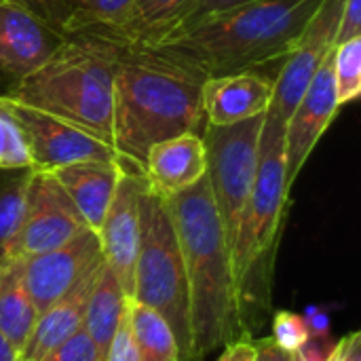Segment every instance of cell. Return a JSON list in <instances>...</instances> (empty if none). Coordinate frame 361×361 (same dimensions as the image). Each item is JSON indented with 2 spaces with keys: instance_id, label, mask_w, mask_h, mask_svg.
<instances>
[{
  "instance_id": "2",
  "label": "cell",
  "mask_w": 361,
  "mask_h": 361,
  "mask_svg": "<svg viewBox=\"0 0 361 361\" xmlns=\"http://www.w3.org/2000/svg\"><path fill=\"white\" fill-rule=\"evenodd\" d=\"M182 247L188 290L195 361L245 336L226 241L207 176L190 188L165 197Z\"/></svg>"
},
{
  "instance_id": "34",
  "label": "cell",
  "mask_w": 361,
  "mask_h": 361,
  "mask_svg": "<svg viewBox=\"0 0 361 361\" xmlns=\"http://www.w3.org/2000/svg\"><path fill=\"white\" fill-rule=\"evenodd\" d=\"M256 361H294V353H288L275 345L271 336L256 338Z\"/></svg>"
},
{
  "instance_id": "15",
  "label": "cell",
  "mask_w": 361,
  "mask_h": 361,
  "mask_svg": "<svg viewBox=\"0 0 361 361\" xmlns=\"http://www.w3.org/2000/svg\"><path fill=\"white\" fill-rule=\"evenodd\" d=\"M275 80L258 70L224 76H207L203 85V118L205 125L224 127L262 116L273 104Z\"/></svg>"
},
{
  "instance_id": "22",
  "label": "cell",
  "mask_w": 361,
  "mask_h": 361,
  "mask_svg": "<svg viewBox=\"0 0 361 361\" xmlns=\"http://www.w3.org/2000/svg\"><path fill=\"white\" fill-rule=\"evenodd\" d=\"M245 2L250 0H184L169 17H165L159 25H154L137 44L159 47L171 42Z\"/></svg>"
},
{
  "instance_id": "28",
  "label": "cell",
  "mask_w": 361,
  "mask_h": 361,
  "mask_svg": "<svg viewBox=\"0 0 361 361\" xmlns=\"http://www.w3.org/2000/svg\"><path fill=\"white\" fill-rule=\"evenodd\" d=\"M271 319H273L271 338L279 349L288 353H298L311 338L307 322L300 315H294L290 311H273Z\"/></svg>"
},
{
  "instance_id": "26",
  "label": "cell",
  "mask_w": 361,
  "mask_h": 361,
  "mask_svg": "<svg viewBox=\"0 0 361 361\" xmlns=\"http://www.w3.org/2000/svg\"><path fill=\"white\" fill-rule=\"evenodd\" d=\"M70 8L68 34L85 27H116L133 0H63Z\"/></svg>"
},
{
  "instance_id": "20",
  "label": "cell",
  "mask_w": 361,
  "mask_h": 361,
  "mask_svg": "<svg viewBox=\"0 0 361 361\" xmlns=\"http://www.w3.org/2000/svg\"><path fill=\"white\" fill-rule=\"evenodd\" d=\"M38 313L23 288L13 260H0V334L17 349H23L36 326Z\"/></svg>"
},
{
  "instance_id": "24",
  "label": "cell",
  "mask_w": 361,
  "mask_h": 361,
  "mask_svg": "<svg viewBox=\"0 0 361 361\" xmlns=\"http://www.w3.org/2000/svg\"><path fill=\"white\" fill-rule=\"evenodd\" d=\"M184 0H133L116 27H106L127 44H137L154 25L169 17Z\"/></svg>"
},
{
  "instance_id": "3",
  "label": "cell",
  "mask_w": 361,
  "mask_h": 361,
  "mask_svg": "<svg viewBox=\"0 0 361 361\" xmlns=\"http://www.w3.org/2000/svg\"><path fill=\"white\" fill-rule=\"evenodd\" d=\"M290 207L286 182V121L264 114L256 178L233 243V277L245 336L258 338L273 315V286L279 241Z\"/></svg>"
},
{
  "instance_id": "12",
  "label": "cell",
  "mask_w": 361,
  "mask_h": 361,
  "mask_svg": "<svg viewBox=\"0 0 361 361\" xmlns=\"http://www.w3.org/2000/svg\"><path fill=\"white\" fill-rule=\"evenodd\" d=\"M66 40V34L49 25L30 8L0 0V85L8 93L34 74Z\"/></svg>"
},
{
  "instance_id": "19",
  "label": "cell",
  "mask_w": 361,
  "mask_h": 361,
  "mask_svg": "<svg viewBox=\"0 0 361 361\" xmlns=\"http://www.w3.org/2000/svg\"><path fill=\"white\" fill-rule=\"evenodd\" d=\"M127 302L129 298L125 296L114 273L108 269L106 262H102L93 281V290L87 302V313L82 322V330L93 341L102 361H106L112 338L127 313Z\"/></svg>"
},
{
  "instance_id": "23",
  "label": "cell",
  "mask_w": 361,
  "mask_h": 361,
  "mask_svg": "<svg viewBox=\"0 0 361 361\" xmlns=\"http://www.w3.org/2000/svg\"><path fill=\"white\" fill-rule=\"evenodd\" d=\"M30 178L32 169H0V260L21 228Z\"/></svg>"
},
{
  "instance_id": "9",
  "label": "cell",
  "mask_w": 361,
  "mask_h": 361,
  "mask_svg": "<svg viewBox=\"0 0 361 361\" xmlns=\"http://www.w3.org/2000/svg\"><path fill=\"white\" fill-rule=\"evenodd\" d=\"M82 216L61 184L47 171H32L27 186L25 216L4 260L34 256L66 245L87 231Z\"/></svg>"
},
{
  "instance_id": "11",
  "label": "cell",
  "mask_w": 361,
  "mask_h": 361,
  "mask_svg": "<svg viewBox=\"0 0 361 361\" xmlns=\"http://www.w3.org/2000/svg\"><path fill=\"white\" fill-rule=\"evenodd\" d=\"M345 0H322L296 42L292 44L281 72L275 78L271 108L288 121L311 78L336 47V30Z\"/></svg>"
},
{
  "instance_id": "16",
  "label": "cell",
  "mask_w": 361,
  "mask_h": 361,
  "mask_svg": "<svg viewBox=\"0 0 361 361\" xmlns=\"http://www.w3.org/2000/svg\"><path fill=\"white\" fill-rule=\"evenodd\" d=\"M207 171L205 144L199 133H180L154 144L144 163L148 186L161 197H171L197 184Z\"/></svg>"
},
{
  "instance_id": "27",
  "label": "cell",
  "mask_w": 361,
  "mask_h": 361,
  "mask_svg": "<svg viewBox=\"0 0 361 361\" xmlns=\"http://www.w3.org/2000/svg\"><path fill=\"white\" fill-rule=\"evenodd\" d=\"M332 70L338 104H351L361 95V36L347 40L332 51Z\"/></svg>"
},
{
  "instance_id": "29",
  "label": "cell",
  "mask_w": 361,
  "mask_h": 361,
  "mask_svg": "<svg viewBox=\"0 0 361 361\" xmlns=\"http://www.w3.org/2000/svg\"><path fill=\"white\" fill-rule=\"evenodd\" d=\"M42 361H102L93 341L80 328L74 336L61 343L55 351H51Z\"/></svg>"
},
{
  "instance_id": "6",
  "label": "cell",
  "mask_w": 361,
  "mask_h": 361,
  "mask_svg": "<svg viewBox=\"0 0 361 361\" xmlns=\"http://www.w3.org/2000/svg\"><path fill=\"white\" fill-rule=\"evenodd\" d=\"M131 300L157 311L171 328L180 361H195L190 290L182 247L165 197L146 186L140 212V247Z\"/></svg>"
},
{
  "instance_id": "21",
  "label": "cell",
  "mask_w": 361,
  "mask_h": 361,
  "mask_svg": "<svg viewBox=\"0 0 361 361\" xmlns=\"http://www.w3.org/2000/svg\"><path fill=\"white\" fill-rule=\"evenodd\" d=\"M127 319L140 361H180V351L169 324L150 307L129 298Z\"/></svg>"
},
{
  "instance_id": "8",
  "label": "cell",
  "mask_w": 361,
  "mask_h": 361,
  "mask_svg": "<svg viewBox=\"0 0 361 361\" xmlns=\"http://www.w3.org/2000/svg\"><path fill=\"white\" fill-rule=\"evenodd\" d=\"M11 260L36 313L42 315L93 273L104 262V254L97 233L87 228L61 247Z\"/></svg>"
},
{
  "instance_id": "4",
  "label": "cell",
  "mask_w": 361,
  "mask_h": 361,
  "mask_svg": "<svg viewBox=\"0 0 361 361\" xmlns=\"http://www.w3.org/2000/svg\"><path fill=\"white\" fill-rule=\"evenodd\" d=\"M123 44L106 27L70 32L34 74L4 95L74 123L112 146L114 70Z\"/></svg>"
},
{
  "instance_id": "33",
  "label": "cell",
  "mask_w": 361,
  "mask_h": 361,
  "mask_svg": "<svg viewBox=\"0 0 361 361\" xmlns=\"http://www.w3.org/2000/svg\"><path fill=\"white\" fill-rule=\"evenodd\" d=\"M218 361H256V338L243 336L228 343Z\"/></svg>"
},
{
  "instance_id": "5",
  "label": "cell",
  "mask_w": 361,
  "mask_h": 361,
  "mask_svg": "<svg viewBox=\"0 0 361 361\" xmlns=\"http://www.w3.org/2000/svg\"><path fill=\"white\" fill-rule=\"evenodd\" d=\"M322 0H250L205 25L159 44L205 76L252 72L288 57Z\"/></svg>"
},
{
  "instance_id": "35",
  "label": "cell",
  "mask_w": 361,
  "mask_h": 361,
  "mask_svg": "<svg viewBox=\"0 0 361 361\" xmlns=\"http://www.w3.org/2000/svg\"><path fill=\"white\" fill-rule=\"evenodd\" d=\"M360 332H353L341 341L338 361H361L360 357Z\"/></svg>"
},
{
  "instance_id": "17",
  "label": "cell",
  "mask_w": 361,
  "mask_h": 361,
  "mask_svg": "<svg viewBox=\"0 0 361 361\" xmlns=\"http://www.w3.org/2000/svg\"><path fill=\"white\" fill-rule=\"evenodd\" d=\"M121 171L123 165L118 161H82L51 173L76 205L85 224L97 233L114 197Z\"/></svg>"
},
{
  "instance_id": "31",
  "label": "cell",
  "mask_w": 361,
  "mask_h": 361,
  "mask_svg": "<svg viewBox=\"0 0 361 361\" xmlns=\"http://www.w3.org/2000/svg\"><path fill=\"white\" fill-rule=\"evenodd\" d=\"M361 36V0H345L343 4V13H341V21H338V30H336V47L360 38Z\"/></svg>"
},
{
  "instance_id": "39",
  "label": "cell",
  "mask_w": 361,
  "mask_h": 361,
  "mask_svg": "<svg viewBox=\"0 0 361 361\" xmlns=\"http://www.w3.org/2000/svg\"><path fill=\"white\" fill-rule=\"evenodd\" d=\"M17 361H21V360H17Z\"/></svg>"
},
{
  "instance_id": "13",
  "label": "cell",
  "mask_w": 361,
  "mask_h": 361,
  "mask_svg": "<svg viewBox=\"0 0 361 361\" xmlns=\"http://www.w3.org/2000/svg\"><path fill=\"white\" fill-rule=\"evenodd\" d=\"M148 182L142 171L123 167L114 197L97 231L104 262L114 273L127 298L133 292V269L140 247L142 195Z\"/></svg>"
},
{
  "instance_id": "32",
  "label": "cell",
  "mask_w": 361,
  "mask_h": 361,
  "mask_svg": "<svg viewBox=\"0 0 361 361\" xmlns=\"http://www.w3.org/2000/svg\"><path fill=\"white\" fill-rule=\"evenodd\" d=\"M106 361H140L137 360V353H135V347H133V341H131V332H129V319H127V313L112 338V345L108 349V355Z\"/></svg>"
},
{
  "instance_id": "14",
  "label": "cell",
  "mask_w": 361,
  "mask_h": 361,
  "mask_svg": "<svg viewBox=\"0 0 361 361\" xmlns=\"http://www.w3.org/2000/svg\"><path fill=\"white\" fill-rule=\"evenodd\" d=\"M332 53L319 66L309 87L286 121V182L292 190L305 163L338 112Z\"/></svg>"
},
{
  "instance_id": "1",
  "label": "cell",
  "mask_w": 361,
  "mask_h": 361,
  "mask_svg": "<svg viewBox=\"0 0 361 361\" xmlns=\"http://www.w3.org/2000/svg\"><path fill=\"white\" fill-rule=\"evenodd\" d=\"M207 76L184 57L144 44H123L112 91V148L118 163L144 173L148 150L180 133H199Z\"/></svg>"
},
{
  "instance_id": "10",
  "label": "cell",
  "mask_w": 361,
  "mask_h": 361,
  "mask_svg": "<svg viewBox=\"0 0 361 361\" xmlns=\"http://www.w3.org/2000/svg\"><path fill=\"white\" fill-rule=\"evenodd\" d=\"M11 102L27 142L32 171L51 173L59 167L82 161H118L108 142L95 137L78 125L15 99Z\"/></svg>"
},
{
  "instance_id": "7",
  "label": "cell",
  "mask_w": 361,
  "mask_h": 361,
  "mask_svg": "<svg viewBox=\"0 0 361 361\" xmlns=\"http://www.w3.org/2000/svg\"><path fill=\"white\" fill-rule=\"evenodd\" d=\"M262 125L264 114L224 127L205 125V131L201 135L207 157L205 176L226 241L231 245V256L241 212L245 207L258 169Z\"/></svg>"
},
{
  "instance_id": "30",
  "label": "cell",
  "mask_w": 361,
  "mask_h": 361,
  "mask_svg": "<svg viewBox=\"0 0 361 361\" xmlns=\"http://www.w3.org/2000/svg\"><path fill=\"white\" fill-rule=\"evenodd\" d=\"M17 2L32 13H36L40 19H44L49 25L57 27L59 32L68 34V23H70V8L63 0H11Z\"/></svg>"
},
{
  "instance_id": "25",
  "label": "cell",
  "mask_w": 361,
  "mask_h": 361,
  "mask_svg": "<svg viewBox=\"0 0 361 361\" xmlns=\"http://www.w3.org/2000/svg\"><path fill=\"white\" fill-rule=\"evenodd\" d=\"M0 169H32L21 123L11 97L0 93Z\"/></svg>"
},
{
  "instance_id": "37",
  "label": "cell",
  "mask_w": 361,
  "mask_h": 361,
  "mask_svg": "<svg viewBox=\"0 0 361 361\" xmlns=\"http://www.w3.org/2000/svg\"><path fill=\"white\" fill-rule=\"evenodd\" d=\"M19 360V353L17 349L0 334V361H17Z\"/></svg>"
},
{
  "instance_id": "18",
  "label": "cell",
  "mask_w": 361,
  "mask_h": 361,
  "mask_svg": "<svg viewBox=\"0 0 361 361\" xmlns=\"http://www.w3.org/2000/svg\"><path fill=\"white\" fill-rule=\"evenodd\" d=\"M97 269L93 273H89L66 298H61L49 311L38 315L30 338L25 341L23 349L19 351V360L42 361L51 351H55L61 343H66L70 336H74L82 328L87 302H89V296L93 290Z\"/></svg>"
},
{
  "instance_id": "36",
  "label": "cell",
  "mask_w": 361,
  "mask_h": 361,
  "mask_svg": "<svg viewBox=\"0 0 361 361\" xmlns=\"http://www.w3.org/2000/svg\"><path fill=\"white\" fill-rule=\"evenodd\" d=\"M328 326H330V322H328V317L324 313H313V317H309V324H307L309 334H313V332L315 334H326Z\"/></svg>"
},
{
  "instance_id": "38",
  "label": "cell",
  "mask_w": 361,
  "mask_h": 361,
  "mask_svg": "<svg viewBox=\"0 0 361 361\" xmlns=\"http://www.w3.org/2000/svg\"><path fill=\"white\" fill-rule=\"evenodd\" d=\"M294 361H307V360H305V357L300 355V351H298V353H294Z\"/></svg>"
}]
</instances>
